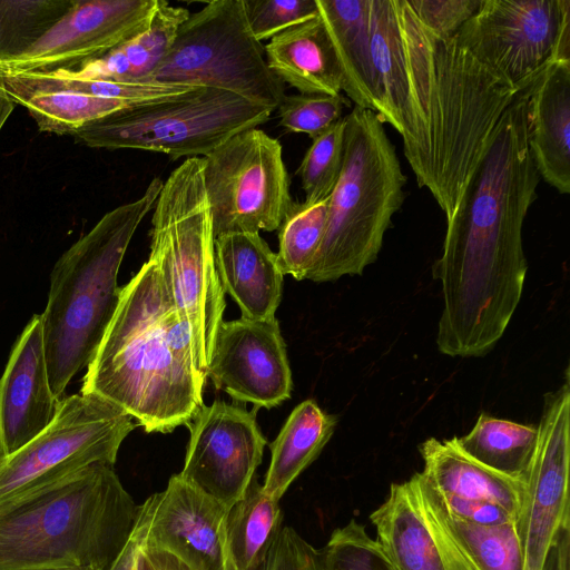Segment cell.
I'll return each mask as SVG.
<instances>
[{"label": "cell", "mask_w": 570, "mask_h": 570, "mask_svg": "<svg viewBox=\"0 0 570 570\" xmlns=\"http://www.w3.org/2000/svg\"><path fill=\"white\" fill-rule=\"evenodd\" d=\"M137 570H190L181 560L174 554L147 546H142Z\"/></svg>", "instance_id": "cell-41"}, {"label": "cell", "mask_w": 570, "mask_h": 570, "mask_svg": "<svg viewBox=\"0 0 570 570\" xmlns=\"http://www.w3.org/2000/svg\"><path fill=\"white\" fill-rule=\"evenodd\" d=\"M456 445L482 465L517 480H527L538 443V428L481 413Z\"/></svg>", "instance_id": "cell-28"}, {"label": "cell", "mask_w": 570, "mask_h": 570, "mask_svg": "<svg viewBox=\"0 0 570 570\" xmlns=\"http://www.w3.org/2000/svg\"><path fill=\"white\" fill-rule=\"evenodd\" d=\"M75 0H0V61L21 56L70 9Z\"/></svg>", "instance_id": "cell-32"}, {"label": "cell", "mask_w": 570, "mask_h": 570, "mask_svg": "<svg viewBox=\"0 0 570 570\" xmlns=\"http://www.w3.org/2000/svg\"><path fill=\"white\" fill-rule=\"evenodd\" d=\"M47 570H95L89 568H63V569H47Z\"/></svg>", "instance_id": "cell-43"}, {"label": "cell", "mask_w": 570, "mask_h": 570, "mask_svg": "<svg viewBox=\"0 0 570 570\" xmlns=\"http://www.w3.org/2000/svg\"><path fill=\"white\" fill-rule=\"evenodd\" d=\"M215 264L224 289L238 305L242 317H275L281 303L283 273L259 233H235L214 239Z\"/></svg>", "instance_id": "cell-21"}, {"label": "cell", "mask_w": 570, "mask_h": 570, "mask_svg": "<svg viewBox=\"0 0 570 570\" xmlns=\"http://www.w3.org/2000/svg\"><path fill=\"white\" fill-rule=\"evenodd\" d=\"M203 168V158H187L165 180L151 217L149 258L189 330L195 365L206 380L224 321L225 293L215 264Z\"/></svg>", "instance_id": "cell-7"}, {"label": "cell", "mask_w": 570, "mask_h": 570, "mask_svg": "<svg viewBox=\"0 0 570 570\" xmlns=\"http://www.w3.org/2000/svg\"><path fill=\"white\" fill-rule=\"evenodd\" d=\"M283 522L279 501L254 478L227 512L226 549L229 570H261Z\"/></svg>", "instance_id": "cell-27"}, {"label": "cell", "mask_w": 570, "mask_h": 570, "mask_svg": "<svg viewBox=\"0 0 570 570\" xmlns=\"http://www.w3.org/2000/svg\"><path fill=\"white\" fill-rule=\"evenodd\" d=\"M527 138L540 178L570 193V59L552 61L523 90Z\"/></svg>", "instance_id": "cell-20"}, {"label": "cell", "mask_w": 570, "mask_h": 570, "mask_svg": "<svg viewBox=\"0 0 570 570\" xmlns=\"http://www.w3.org/2000/svg\"><path fill=\"white\" fill-rule=\"evenodd\" d=\"M206 377L217 390L255 409H272L289 399L292 373L278 321H223Z\"/></svg>", "instance_id": "cell-17"}, {"label": "cell", "mask_w": 570, "mask_h": 570, "mask_svg": "<svg viewBox=\"0 0 570 570\" xmlns=\"http://www.w3.org/2000/svg\"><path fill=\"white\" fill-rule=\"evenodd\" d=\"M409 7L433 33L452 38L476 12L482 0H406Z\"/></svg>", "instance_id": "cell-38"}, {"label": "cell", "mask_w": 570, "mask_h": 570, "mask_svg": "<svg viewBox=\"0 0 570 570\" xmlns=\"http://www.w3.org/2000/svg\"><path fill=\"white\" fill-rule=\"evenodd\" d=\"M163 185L156 177L138 199L106 213L53 265L40 316L49 382L58 399L87 368L104 337L119 302L121 262Z\"/></svg>", "instance_id": "cell-5"}, {"label": "cell", "mask_w": 570, "mask_h": 570, "mask_svg": "<svg viewBox=\"0 0 570 570\" xmlns=\"http://www.w3.org/2000/svg\"><path fill=\"white\" fill-rule=\"evenodd\" d=\"M249 29L259 42L318 14L316 0H243Z\"/></svg>", "instance_id": "cell-37"}, {"label": "cell", "mask_w": 570, "mask_h": 570, "mask_svg": "<svg viewBox=\"0 0 570 570\" xmlns=\"http://www.w3.org/2000/svg\"><path fill=\"white\" fill-rule=\"evenodd\" d=\"M139 505L114 466L96 463L0 502V570H107Z\"/></svg>", "instance_id": "cell-4"}, {"label": "cell", "mask_w": 570, "mask_h": 570, "mask_svg": "<svg viewBox=\"0 0 570 570\" xmlns=\"http://www.w3.org/2000/svg\"><path fill=\"white\" fill-rule=\"evenodd\" d=\"M456 41L519 92L570 59V0H482Z\"/></svg>", "instance_id": "cell-12"}, {"label": "cell", "mask_w": 570, "mask_h": 570, "mask_svg": "<svg viewBox=\"0 0 570 570\" xmlns=\"http://www.w3.org/2000/svg\"><path fill=\"white\" fill-rule=\"evenodd\" d=\"M342 75V90L356 107L374 109L371 0H316Z\"/></svg>", "instance_id": "cell-24"}, {"label": "cell", "mask_w": 570, "mask_h": 570, "mask_svg": "<svg viewBox=\"0 0 570 570\" xmlns=\"http://www.w3.org/2000/svg\"><path fill=\"white\" fill-rule=\"evenodd\" d=\"M538 443L515 528L523 570H543L559 533L570 528V385L546 394Z\"/></svg>", "instance_id": "cell-13"}, {"label": "cell", "mask_w": 570, "mask_h": 570, "mask_svg": "<svg viewBox=\"0 0 570 570\" xmlns=\"http://www.w3.org/2000/svg\"><path fill=\"white\" fill-rule=\"evenodd\" d=\"M190 12L158 0L149 26L139 35L106 55L75 69L76 76L128 82H147L166 56L179 26Z\"/></svg>", "instance_id": "cell-25"}, {"label": "cell", "mask_w": 570, "mask_h": 570, "mask_svg": "<svg viewBox=\"0 0 570 570\" xmlns=\"http://www.w3.org/2000/svg\"><path fill=\"white\" fill-rule=\"evenodd\" d=\"M336 417L324 412L314 400H305L289 414L271 443V461L263 490L279 501L293 481L322 452L336 426Z\"/></svg>", "instance_id": "cell-26"}, {"label": "cell", "mask_w": 570, "mask_h": 570, "mask_svg": "<svg viewBox=\"0 0 570 570\" xmlns=\"http://www.w3.org/2000/svg\"><path fill=\"white\" fill-rule=\"evenodd\" d=\"M154 495L145 546L174 554L190 570H229L225 505L179 473Z\"/></svg>", "instance_id": "cell-18"}, {"label": "cell", "mask_w": 570, "mask_h": 570, "mask_svg": "<svg viewBox=\"0 0 570 570\" xmlns=\"http://www.w3.org/2000/svg\"><path fill=\"white\" fill-rule=\"evenodd\" d=\"M539 181L521 91L497 122L446 220L434 268L444 302L436 334L441 353L482 356L502 337L523 291L528 265L522 227Z\"/></svg>", "instance_id": "cell-2"}, {"label": "cell", "mask_w": 570, "mask_h": 570, "mask_svg": "<svg viewBox=\"0 0 570 570\" xmlns=\"http://www.w3.org/2000/svg\"><path fill=\"white\" fill-rule=\"evenodd\" d=\"M14 104L26 107L40 131L72 135L87 124L112 112L141 105L66 90L7 89ZM147 104V102H146Z\"/></svg>", "instance_id": "cell-30"}, {"label": "cell", "mask_w": 570, "mask_h": 570, "mask_svg": "<svg viewBox=\"0 0 570 570\" xmlns=\"http://www.w3.org/2000/svg\"><path fill=\"white\" fill-rule=\"evenodd\" d=\"M203 164L214 239L278 229L294 200L277 139L249 128L203 157Z\"/></svg>", "instance_id": "cell-11"}, {"label": "cell", "mask_w": 570, "mask_h": 570, "mask_svg": "<svg viewBox=\"0 0 570 570\" xmlns=\"http://www.w3.org/2000/svg\"><path fill=\"white\" fill-rule=\"evenodd\" d=\"M206 380L189 330L148 258L120 288L119 302L87 366L80 393L124 409L147 433L188 426L203 406Z\"/></svg>", "instance_id": "cell-3"}, {"label": "cell", "mask_w": 570, "mask_h": 570, "mask_svg": "<svg viewBox=\"0 0 570 570\" xmlns=\"http://www.w3.org/2000/svg\"><path fill=\"white\" fill-rule=\"evenodd\" d=\"M158 0H75L28 51L0 61L3 73L75 69L141 33Z\"/></svg>", "instance_id": "cell-16"}, {"label": "cell", "mask_w": 570, "mask_h": 570, "mask_svg": "<svg viewBox=\"0 0 570 570\" xmlns=\"http://www.w3.org/2000/svg\"><path fill=\"white\" fill-rule=\"evenodd\" d=\"M370 521L393 570H478L421 472L392 483Z\"/></svg>", "instance_id": "cell-15"}, {"label": "cell", "mask_w": 570, "mask_h": 570, "mask_svg": "<svg viewBox=\"0 0 570 570\" xmlns=\"http://www.w3.org/2000/svg\"><path fill=\"white\" fill-rule=\"evenodd\" d=\"M4 83L6 88L11 90H66L104 99L138 104L161 101L196 89L156 81L128 82L82 78L76 76L70 69L4 75Z\"/></svg>", "instance_id": "cell-29"}, {"label": "cell", "mask_w": 570, "mask_h": 570, "mask_svg": "<svg viewBox=\"0 0 570 570\" xmlns=\"http://www.w3.org/2000/svg\"><path fill=\"white\" fill-rule=\"evenodd\" d=\"M243 0H214L190 13L150 81L234 94L272 112L285 85L267 66Z\"/></svg>", "instance_id": "cell-9"}, {"label": "cell", "mask_w": 570, "mask_h": 570, "mask_svg": "<svg viewBox=\"0 0 570 570\" xmlns=\"http://www.w3.org/2000/svg\"><path fill=\"white\" fill-rule=\"evenodd\" d=\"M443 514L478 570H523L515 522L480 525Z\"/></svg>", "instance_id": "cell-33"}, {"label": "cell", "mask_w": 570, "mask_h": 570, "mask_svg": "<svg viewBox=\"0 0 570 570\" xmlns=\"http://www.w3.org/2000/svg\"><path fill=\"white\" fill-rule=\"evenodd\" d=\"M14 105L6 90L4 73L0 63V130L12 112Z\"/></svg>", "instance_id": "cell-42"}, {"label": "cell", "mask_w": 570, "mask_h": 570, "mask_svg": "<svg viewBox=\"0 0 570 570\" xmlns=\"http://www.w3.org/2000/svg\"><path fill=\"white\" fill-rule=\"evenodd\" d=\"M261 570H324L321 551L283 527Z\"/></svg>", "instance_id": "cell-39"}, {"label": "cell", "mask_w": 570, "mask_h": 570, "mask_svg": "<svg viewBox=\"0 0 570 570\" xmlns=\"http://www.w3.org/2000/svg\"><path fill=\"white\" fill-rule=\"evenodd\" d=\"M130 414L95 394L60 400L51 423L10 455L0 458V502L67 478L96 463L112 465L136 428Z\"/></svg>", "instance_id": "cell-10"}, {"label": "cell", "mask_w": 570, "mask_h": 570, "mask_svg": "<svg viewBox=\"0 0 570 570\" xmlns=\"http://www.w3.org/2000/svg\"><path fill=\"white\" fill-rule=\"evenodd\" d=\"M342 95H289L277 107L279 125L292 132H302L315 139L343 116Z\"/></svg>", "instance_id": "cell-36"}, {"label": "cell", "mask_w": 570, "mask_h": 570, "mask_svg": "<svg viewBox=\"0 0 570 570\" xmlns=\"http://www.w3.org/2000/svg\"><path fill=\"white\" fill-rule=\"evenodd\" d=\"M405 183L384 124L372 110L355 106L345 116L343 167L330 196L320 252L305 279L361 275L380 253L403 204Z\"/></svg>", "instance_id": "cell-6"}, {"label": "cell", "mask_w": 570, "mask_h": 570, "mask_svg": "<svg viewBox=\"0 0 570 570\" xmlns=\"http://www.w3.org/2000/svg\"><path fill=\"white\" fill-rule=\"evenodd\" d=\"M272 111L222 90L187 94L132 106L91 121L73 134L91 148L138 149L176 160L205 157L234 135L269 120Z\"/></svg>", "instance_id": "cell-8"}, {"label": "cell", "mask_w": 570, "mask_h": 570, "mask_svg": "<svg viewBox=\"0 0 570 570\" xmlns=\"http://www.w3.org/2000/svg\"><path fill=\"white\" fill-rule=\"evenodd\" d=\"M345 117L313 139L296 174L305 194L304 202L315 204L330 197L344 160Z\"/></svg>", "instance_id": "cell-34"}, {"label": "cell", "mask_w": 570, "mask_h": 570, "mask_svg": "<svg viewBox=\"0 0 570 570\" xmlns=\"http://www.w3.org/2000/svg\"><path fill=\"white\" fill-rule=\"evenodd\" d=\"M370 32L373 112L401 135L417 185L448 220L519 91L455 37L430 31L406 0H371Z\"/></svg>", "instance_id": "cell-1"}, {"label": "cell", "mask_w": 570, "mask_h": 570, "mask_svg": "<svg viewBox=\"0 0 570 570\" xmlns=\"http://www.w3.org/2000/svg\"><path fill=\"white\" fill-rule=\"evenodd\" d=\"M256 411L216 400L203 404L188 425L179 475L227 509L245 494L263 459L266 439Z\"/></svg>", "instance_id": "cell-14"}, {"label": "cell", "mask_w": 570, "mask_h": 570, "mask_svg": "<svg viewBox=\"0 0 570 570\" xmlns=\"http://www.w3.org/2000/svg\"><path fill=\"white\" fill-rule=\"evenodd\" d=\"M264 51L271 71L299 94L341 95V69L318 14L272 38Z\"/></svg>", "instance_id": "cell-23"}, {"label": "cell", "mask_w": 570, "mask_h": 570, "mask_svg": "<svg viewBox=\"0 0 570 570\" xmlns=\"http://www.w3.org/2000/svg\"><path fill=\"white\" fill-rule=\"evenodd\" d=\"M320 551L324 570H393L377 541L355 519L336 528Z\"/></svg>", "instance_id": "cell-35"}, {"label": "cell", "mask_w": 570, "mask_h": 570, "mask_svg": "<svg viewBox=\"0 0 570 570\" xmlns=\"http://www.w3.org/2000/svg\"><path fill=\"white\" fill-rule=\"evenodd\" d=\"M60 400L50 386L40 314L17 338L0 377V458L12 454L55 419Z\"/></svg>", "instance_id": "cell-19"}, {"label": "cell", "mask_w": 570, "mask_h": 570, "mask_svg": "<svg viewBox=\"0 0 570 570\" xmlns=\"http://www.w3.org/2000/svg\"><path fill=\"white\" fill-rule=\"evenodd\" d=\"M330 197L315 204L293 202L278 227V266L295 279H305L323 242Z\"/></svg>", "instance_id": "cell-31"}, {"label": "cell", "mask_w": 570, "mask_h": 570, "mask_svg": "<svg viewBox=\"0 0 570 570\" xmlns=\"http://www.w3.org/2000/svg\"><path fill=\"white\" fill-rule=\"evenodd\" d=\"M422 475L440 500L489 502L519 515L525 481L498 473L465 454L450 440L430 438L419 446Z\"/></svg>", "instance_id": "cell-22"}, {"label": "cell", "mask_w": 570, "mask_h": 570, "mask_svg": "<svg viewBox=\"0 0 570 570\" xmlns=\"http://www.w3.org/2000/svg\"><path fill=\"white\" fill-rule=\"evenodd\" d=\"M154 502L153 494L139 505L134 530L124 549L107 570H137L138 557L147 537Z\"/></svg>", "instance_id": "cell-40"}]
</instances>
